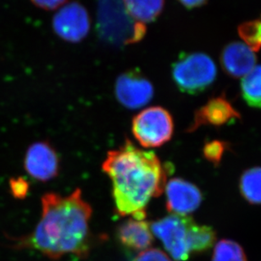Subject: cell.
Here are the masks:
<instances>
[{
  "label": "cell",
  "mask_w": 261,
  "mask_h": 261,
  "mask_svg": "<svg viewBox=\"0 0 261 261\" xmlns=\"http://www.w3.org/2000/svg\"><path fill=\"white\" fill-rule=\"evenodd\" d=\"M92 214L79 189L67 196L44 194L40 221L29 236L18 241V247L36 249L56 260L68 254L84 257L92 244Z\"/></svg>",
  "instance_id": "cell-1"
},
{
  "label": "cell",
  "mask_w": 261,
  "mask_h": 261,
  "mask_svg": "<svg viewBox=\"0 0 261 261\" xmlns=\"http://www.w3.org/2000/svg\"><path fill=\"white\" fill-rule=\"evenodd\" d=\"M102 169L112 184L116 213L145 220L148 203L163 193L167 182L169 171L158 156L126 139L123 145L109 151Z\"/></svg>",
  "instance_id": "cell-2"
},
{
  "label": "cell",
  "mask_w": 261,
  "mask_h": 261,
  "mask_svg": "<svg viewBox=\"0 0 261 261\" xmlns=\"http://www.w3.org/2000/svg\"><path fill=\"white\" fill-rule=\"evenodd\" d=\"M171 74L179 90L198 94L213 84L217 69L213 60L205 54H182L172 65Z\"/></svg>",
  "instance_id": "cell-3"
},
{
  "label": "cell",
  "mask_w": 261,
  "mask_h": 261,
  "mask_svg": "<svg viewBox=\"0 0 261 261\" xmlns=\"http://www.w3.org/2000/svg\"><path fill=\"white\" fill-rule=\"evenodd\" d=\"M132 130L136 140L143 148H159L172 138L173 119L163 107H149L133 118Z\"/></svg>",
  "instance_id": "cell-4"
},
{
  "label": "cell",
  "mask_w": 261,
  "mask_h": 261,
  "mask_svg": "<svg viewBox=\"0 0 261 261\" xmlns=\"http://www.w3.org/2000/svg\"><path fill=\"white\" fill-rule=\"evenodd\" d=\"M193 219L189 216H170L150 224L153 235L160 239L174 259L187 260L190 256L188 244L189 225Z\"/></svg>",
  "instance_id": "cell-5"
},
{
  "label": "cell",
  "mask_w": 261,
  "mask_h": 261,
  "mask_svg": "<svg viewBox=\"0 0 261 261\" xmlns=\"http://www.w3.org/2000/svg\"><path fill=\"white\" fill-rule=\"evenodd\" d=\"M115 91L117 100L130 110L148 105L153 96V87L150 81L138 70H128L119 75Z\"/></svg>",
  "instance_id": "cell-6"
},
{
  "label": "cell",
  "mask_w": 261,
  "mask_h": 261,
  "mask_svg": "<svg viewBox=\"0 0 261 261\" xmlns=\"http://www.w3.org/2000/svg\"><path fill=\"white\" fill-rule=\"evenodd\" d=\"M53 28L64 40L78 43L87 37L90 29L88 11L79 3H69L54 16Z\"/></svg>",
  "instance_id": "cell-7"
},
{
  "label": "cell",
  "mask_w": 261,
  "mask_h": 261,
  "mask_svg": "<svg viewBox=\"0 0 261 261\" xmlns=\"http://www.w3.org/2000/svg\"><path fill=\"white\" fill-rule=\"evenodd\" d=\"M24 167L29 176L40 181L56 178L60 172V158L48 142H37L28 148Z\"/></svg>",
  "instance_id": "cell-8"
},
{
  "label": "cell",
  "mask_w": 261,
  "mask_h": 261,
  "mask_svg": "<svg viewBox=\"0 0 261 261\" xmlns=\"http://www.w3.org/2000/svg\"><path fill=\"white\" fill-rule=\"evenodd\" d=\"M166 208L171 214L188 216L198 210L203 195L198 187L181 178L171 179L165 187Z\"/></svg>",
  "instance_id": "cell-9"
},
{
  "label": "cell",
  "mask_w": 261,
  "mask_h": 261,
  "mask_svg": "<svg viewBox=\"0 0 261 261\" xmlns=\"http://www.w3.org/2000/svg\"><path fill=\"white\" fill-rule=\"evenodd\" d=\"M240 118V115L224 97H217L196 111L189 132H194L202 126H221L231 123Z\"/></svg>",
  "instance_id": "cell-10"
},
{
  "label": "cell",
  "mask_w": 261,
  "mask_h": 261,
  "mask_svg": "<svg viewBox=\"0 0 261 261\" xmlns=\"http://www.w3.org/2000/svg\"><path fill=\"white\" fill-rule=\"evenodd\" d=\"M221 60L224 70L232 77H244L256 66L254 51L241 42H234L226 46Z\"/></svg>",
  "instance_id": "cell-11"
},
{
  "label": "cell",
  "mask_w": 261,
  "mask_h": 261,
  "mask_svg": "<svg viewBox=\"0 0 261 261\" xmlns=\"http://www.w3.org/2000/svg\"><path fill=\"white\" fill-rule=\"evenodd\" d=\"M116 238L120 244L130 251L142 252L153 244L150 223L145 220L129 219L119 225Z\"/></svg>",
  "instance_id": "cell-12"
},
{
  "label": "cell",
  "mask_w": 261,
  "mask_h": 261,
  "mask_svg": "<svg viewBox=\"0 0 261 261\" xmlns=\"http://www.w3.org/2000/svg\"><path fill=\"white\" fill-rule=\"evenodd\" d=\"M126 12L141 23L152 22L161 15L165 0H124Z\"/></svg>",
  "instance_id": "cell-13"
},
{
  "label": "cell",
  "mask_w": 261,
  "mask_h": 261,
  "mask_svg": "<svg viewBox=\"0 0 261 261\" xmlns=\"http://www.w3.org/2000/svg\"><path fill=\"white\" fill-rule=\"evenodd\" d=\"M216 233L211 226L199 225L193 220L189 225L188 233L190 254H200L207 251L216 243Z\"/></svg>",
  "instance_id": "cell-14"
},
{
  "label": "cell",
  "mask_w": 261,
  "mask_h": 261,
  "mask_svg": "<svg viewBox=\"0 0 261 261\" xmlns=\"http://www.w3.org/2000/svg\"><path fill=\"white\" fill-rule=\"evenodd\" d=\"M241 194L251 204H261V167L255 166L244 171L239 181Z\"/></svg>",
  "instance_id": "cell-15"
},
{
  "label": "cell",
  "mask_w": 261,
  "mask_h": 261,
  "mask_svg": "<svg viewBox=\"0 0 261 261\" xmlns=\"http://www.w3.org/2000/svg\"><path fill=\"white\" fill-rule=\"evenodd\" d=\"M241 90L243 98L249 106L261 109V65H256L244 75L241 82Z\"/></svg>",
  "instance_id": "cell-16"
},
{
  "label": "cell",
  "mask_w": 261,
  "mask_h": 261,
  "mask_svg": "<svg viewBox=\"0 0 261 261\" xmlns=\"http://www.w3.org/2000/svg\"><path fill=\"white\" fill-rule=\"evenodd\" d=\"M212 261H248L243 247L233 240L222 239L216 244Z\"/></svg>",
  "instance_id": "cell-17"
},
{
  "label": "cell",
  "mask_w": 261,
  "mask_h": 261,
  "mask_svg": "<svg viewBox=\"0 0 261 261\" xmlns=\"http://www.w3.org/2000/svg\"><path fill=\"white\" fill-rule=\"evenodd\" d=\"M239 33L244 43L253 50H259L261 48V17L240 25Z\"/></svg>",
  "instance_id": "cell-18"
},
{
  "label": "cell",
  "mask_w": 261,
  "mask_h": 261,
  "mask_svg": "<svg viewBox=\"0 0 261 261\" xmlns=\"http://www.w3.org/2000/svg\"><path fill=\"white\" fill-rule=\"evenodd\" d=\"M226 150L225 143L221 141H212L206 143L203 148V154L208 161L218 165Z\"/></svg>",
  "instance_id": "cell-19"
},
{
  "label": "cell",
  "mask_w": 261,
  "mask_h": 261,
  "mask_svg": "<svg viewBox=\"0 0 261 261\" xmlns=\"http://www.w3.org/2000/svg\"><path fill=\"white\" fill-rule=\"evenodd\" d=\"M133 261H171V259L161 249L153 248L140 252Z\"/></svg>",
  "instance_id": "cell-20"
},
{
  "label": "cell",
  "mask_w": 261,
  "mask_h": 261,
  "mask_svg": "<svg viewBox=\"0 0 261 261\" xmlns=\"http://www.w3.org/2000/svg\"><path fill=\"white\" fill-rule=\"evenodd\" d=\"M10 188L13 196L19 199L25 198L29 191L28 181L21 177L11 179L10 181Z\"/></svg>",
  "instance_id": "cell-21"
},
{
  "label": "cell",
  "mask_w": 261,
  "mask_h": 261,
  "mask_svg": "<svg viewBox=\"0 0 261 261\" xmlns=\"http://www.w3.org/2000/svg\"><path fill=\"white\" fill-rule=\"evenodd\" d=\"M31 1L36 6L43 10H54L61 7V5H63L67 0H31Z\"/></svg>",
  "instance_id": "cell-22"
},
{
  "label": "cell",
  "mask_w": 261,
  "mask_h": 261,
  "mask_svg": "<svg viewBox=\"0 0 261 261\" xmlns=\"http://www.w3.org/2000/svg\"><path fill=\"white\" fill-rule=\"evenodd\" d=\"M179 1L188 9H193L203 5L207 0H179Z\"/></svg>",
  "instance_id": "cell-23"
}]
</instances>
